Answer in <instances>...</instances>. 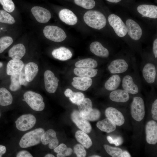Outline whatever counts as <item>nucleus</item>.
<instances>
[{
  "instance_id": "obj_12",
  "label": "nucleus",
  "mask_w": 157,
  "mask_h": 157,
  "mask_svg": "<svg viewBox=\"0 0 157 157\" xmlns=\"http://www.w3.org/2000/svg\"><path fill=\"white\" fill-rule=\"evenodd\" d=\"M31 11L36 20L40 23H46L51 18V14L49 11L41 7L34 6L31 8Z\"/></svg>"
},
{
  "instance_id": "obj_40",
  "label": "nucleus",
  "mask_w": 157,
  "mask_h": 157,
  "mask_svg": "<svg viewBox=\"0 0 157 157\" xmlns=\"http://www.w3.org/2000/svg\"><path fill=\"white\" fill-rule=\"evenodd\" d=\"M19 74L11 76V83L9 88L12 91H17L21 88L19 81Z\"/></svg>"
},
{
  "instance_id": "obj_10",
  "label": "nucleus",
  "mask_w": 157,
  "mask_h": 157,
  "mask_svg": "<svg viewBox=\"0 0 157 157\" xmlns=\"http://www.w3.org/2000/svg\"><path fill=\"white\" fill-rule=\"evenodd\" d=\"M146 140L149 144H155L157 142V123L154 120L148 121L145 126Z\"/></svg>"
},
{
  "instance_id": "obj_34",
  "label": "nucleus",
  "mask_w": 157,
  "mask_h": 157,
  "mask_svg": "<svg viewBox=\"0 0 157 157\" xmlns=\"http://www.w3.org/2000/svg\"><path fill=\"white\" fill-rule=\"evenodd\" d=\"M98 66V63L95 60L88 58L79 60L75 63L76 67L94 68Z\"/></svg>"
},
{
  "instance_id": "obj_36",
  "label": "nucleus",
  "mask_w": 157,
  "mask_h": 157,
  "mask_svg": "<svg viewBox=\"0 0 157 157\" xmlns=\"http://www.w3.org/2000/svg\"><path fill=\"white\" fill-rule=\"evenodd\" d=\"M13 17L6 11L0 10V22L13 24L15 22Z\"/></svg>"
},
{
  "instance_id": "obj_29",
  "label": "nucleus",
  "mask_w": 157,
  "mask_h": 157,
  "mask_svg": "<svg viewBox=\"0 0 157 157\" xmlns=\"http://www.w3.org/2000/svg\"><path fill=\"white\" fill-rule=\"evenodd\" d=\"M80 113L87 115L92 109V105L91 100L88 98H84L79 100L77 104Z\"/></svg>"
},
{
  "instance_id": "obj_23",
  "label": "nucleus",
  "mask_w": 157,
  "mask_h": 157,
  "mask_svg": "<svg viewBox=\"0 0 157 157\" xmlns=\"http://www.w3.org/2000/svg\"><path fill=\"white\" fill-rule=\"evenodd\" d=\"M90 51L95 55L102 58H107L109 52L107 49L98 41L92 42L90 46Z\"/></svg>"
},
{
  "instance_id": "obj_21",
  "label": "nucleus",
  "mask_w": 157,
  "mask_h": 157,
  "mask_svg": "<svg viewBox=\"0 0 157 157\" xmlns=\"http://www.w3.org/2000/svg\"><path fill=\"white\" fill-rule=\"evenodd\" d=\"M59 16L62 22L69 25H74L77 22L78 19L75 15L67 9L61 10L59 13Z\"/></svg>"
},
{
  "instance_id": "obj_8",
  "label": "nucleus",
  "mask_w": 157,
  "mask_h": 157,
  "mask_svg": "<svg viewBox=\"0 0 157 157\" xmlns=\"http://www.w3.org/2000/svg\"><path fill=\"white\" fill-rule=\"evenodd\" d=\"M71 117L73 122L82 131L86 133L91 132L92 127L90 123L88 120L80 116L79 111L74 110L71 114Z\"/></svg>"
},
{
  "instance_id": "obj_52",
  "label": "nucleus",
  "mask_w": 157,
  "mask_h": 157,
  "mask_svg": "<svg viewBox=\"0 0 157 157\" xmlns=\"http://www.w3.org/2000/svg\"><path fill=\"white\" fill-rule=\"evenodd\" d=\"M107 139L109 142L110 144H114L113 139L111 137L108 136L107 137Z\"/></svg>"
},
{
  "instance_id": "obj_19",
  "label": "nucleus",
  "mask_w": 157,
  "mask_h": 157,
  "mask_svg": "<svg viewBox=\"0 0 157 157\" xmlns=\"http://www.w3.org/2000/svg\"><path fill=\"white\" fill-rule=\"evenodd\" d=\"M122 86L123 90L129 93L135 94L138 92V85L134 82L133 78L130 75H126L123 77Z\"/></svg>"
},
{
  "instance_id": "obj_33",
  "label": "nucleus",
  "mask_w": 157,
  "mask_h": 157,
  "mask_svg": "<svg viewBox=\"0 0 157 157\" xmlns=\"http://www.w3.org/2000/svg\"><path fill=\"white\" fill-rule=\"evenodd\" d=\"M65 96L69 98L73 104H77L80 100L85 98L84 94L81 92H75L69 88L66 89L64 92Z\"/></svg>"
},
{
  "instance_id": "obj_32",
  "label": "nucleus",
  "mask_w": 157,
  "mask_h": 157,
  "mask_svg": "<svg viewBox=\"0 0 157 157\" xmlns=\"http://www.w3.org/2000/svg\"><path fill=\"white\" fill-rule=\"evenodd\" d=\"M12 94L4 88H0V105L6 106L11 104L13 102Z\"/></svg>"
},
{
  "instance_id": "obj_4",
  "label": "nucleus",
  "mask_w": 157,
  "mask_h": 157,
  "mask_svg": "<svg viewBox=\"0 0 157 157\" xmlns=\"http://www.w3.org/2000/svg\"><path fill=\"white\" fill-rule=\"evenodd\" d=\"M43 32L46 38L56 42H62L67 37L66 34L63 30L56 26H47L44 28Z\"/></svg>"
},
{
  "instance_id": "obj_45",
  "label": "nucleus",
  "mask_w": 157,
  "mask_h": 157,
  "mask_svg": "<svg viewBox=\"0 0 157 157\" xmlns=\"http://www.w3.org/2000/svg\"><path fill=\"white\" fill-rule=\"evenodd\" d=\"M72 149L69 147L67 148L62 152L57 153L56 155L57 157H64L70 155L72 153Z\"/></svg>"
},
{
  "instance_id": "obj_54",
  "label": "nucleus",
  "mask_w": 157,
  "mask_h": 157,
  "mask_svg": "<svg viewBox=\"0 0 157 157\" xmlns=\"http://www.w3.org/2000/svg\"><path fill=\"white\" fill-rule=\"evenodd\" d=\"M44 157H54L55 156L51 154H47Z\"/></svg>"
},
{
  "instance_id": "obj_27",
  "label": "nucleus",
  "mask_w": 157,
  "mask_h": 157,
  "mask_svg": "<svg viewBox=\"0 0 157 157\" xmlns=\"http://www.w3.org/2000/svg\"><path fill=\"white\" fill-rule=\"evenodd\" d=\"M97 126L101 131L110 133L114 131L116 129V124L110 119L107 118L98 122Z\"/></svg>"
},
{
  "instance_id": "obj_50",
  "label": "nucleus",
  "mask_w": 157,
  "mask_h": 157,
  "mask_svg": "<svg viewBox=\"0 0 157 157\" xmlns=\"http://www.w3.org/2000/svg\"><path fill=\"white\" fill-rule=\"evenodd\" d=\"M6 150L5 146L0 145V157H2V155L6 153Z\"/></svg>"
},
{
  "instance_id": "obj_15",
  "label": "nucleus",
  "mask_w": 157,
  "mask_h": 157,
  "mask_svg": "<svg viewBox=\"0 0 157 157\" xmlns=\"http://www.w3.org/2000/svg\"><path fill=\"white\" fill-rule=\"evenodd\" d=\"M105 115L107 118L111 120L116 125L121 126L124 122V116L120 111L115 108H108L105 110Z\"/></svg>"
},
{
  "instance_id": "obj_25",
  "label": "nucleus",
  "mask_w": 157,
  "mask_h": 157,
  "mask_svg": "<svg viewBox=\"0 0 157 157\" xmlns=\"http://www.w3.org/2000/svg\"><path fill=\"white\" fill-rule=\"evenodd\" d=\"M52 54L54 58L62 61L70 59L72 56L69 50L63 47L54 49L52 51Z\"/></svg>"
},
{
  "instance_id": "obj_16",
  "label": "nucleus",
  "mask_w": 157,
  "mask_h": 157,
  "mask_svg": "<svg viewBox=\"0 0 157 157\" xmlns=\"http://www.w3.org/2000/svg\"><path fill=\"white\" fill-rule=\"evenodd\" d=\"M156 68L154 65L149 62L144 66L142 70L143 76L146 81L149 84L154 83L156 77Z\"/></svg>"
},
{
  "instance_id": "obj_48",
  "label": "nucleus",
  "mask_w": 157,
  "mask_h": 157,
  "mask_svg": "<svg viewBox=\"0 0 157 157\" xmlns=\"http://www.w3.org/2000/svg\"><path fill=\"white\" fill-rule=\"evenodd\" d=\"M153 51L155 58H157V39H156L154 42Z\"/></svg>"
},
{
  "instance_id": "obj_51",
  "label": "nucleus",
  "mask_w": 157,
  "mask_h": 157,
  "mask_svg": "<svg viewBox=\"0 0 157 157\" xmlns=\"http://www.w3.org/2000/svg\"><path fill=\"white\" fill-rule=\"evenodd\" d=\"M131 156L129 153L126 151H123L121 157H130Z\"/></svg>"
},
{
  "instance_id": "obj_43",
  "label": "nucleus",
  "mask_w": 157,
  "mask_h": 157,
  "mask_svg": "<svg viewBox=\"0 0 157 157\" xmlns=\"http://www.w3.org/2000/svg\"><path fill=\"white\" fill-rule=\"evenodd\" d=\"M19 81L21 85L26 86L28 84V82L26 80L24 67L19 74Z\"/></svg>"
},
{
  "instance_id": "obj_20",
  "label": "nucleus",
  "mask_w": 157,
  "mask_h": 157,
  "mask_svg": "<svg viewBox=\"0 0 157 157\" xmlns=\"http://www.w3.org/2000/svg\"><path fill=\"white\" fill-rule=\"evenodd\" d=\"M24 67L23 62L20 60H10L6 67L7 74L10 76L19 74Z\"/></svg>"
},
{
  "instance_id": "obj_39",
  "label": "nucleus",
  "mask_w": 157,
  "mask_h": 157,
  "mask_svg": "<svg viewBox=\"0 0 157 157\" xmlns=\"http://www.w3.org/2000/svg\"><path fill=\"white\" fill-rule=\"evenodd\" d=\"M12 38L9 36H6L0 38V53H2L6 49L13 43Z\"/></svg>"
},
{
  "instance_id": "obj_49",
  "label": "nucleus",
  "mask_w": 157,
  "mask_h": 157,
  "mask_svg": "<svg viewBox=\"0 0 157 157\" xmlns=\"http://www.w3.org/2000/svg\"><path fill=\"white\" fill-rule=\"evenodd\" d=\"M114 144L116 146H118L121 144L123 142V140L120 137H118L113 139Z\"/></svg>"
},
{
  "instance_id": "obj_47",
  "label": "nucleus",
  "mask_w": 157,
  "mask_h": 157,
  "mask_svg": "<svg viewBox=\"0 0 157 157\" xmlns=\"http://www.w3.org/2000/svg\"><path fill=\"white\" fill-rule=\"evenodd\" d=\"M17 157H32V155L28 151L22 150L18 152L17 154Z\"/></svg>"
},
{
  "instance_id": "obj_5",
  "label": "nucleus",
  "mask_w": 157,
  "mask_h": 157,
  "mask_svg": "<svg viewBox=\"0 0 157 157\" xmlns=\"http://www.w3.org/2000/svg\"><path fill=\"white\" fill-rule=\"evenodd\" d=\"M131 113L132 117L138 122L141 121L145 115L144 102L140 97H134L131 105Z\"/></svg>"
},
{
  "instance_id": "obj_7",
  "label": "nucleus",
  "mask_w": 157,
  "mask_h": 157,
  "mask_svg": "<svg viewBox=\"0 0 157 157\" xmlns=\"http://www.w3.org/2000/svg\"><path fill=\"white\" fill-rule=\"evenodd\" d=\"M36 122V118L33 115L28 114L21 115L15 122L17 128L20 131H24L33 128Z\"/></svg>"
},
{
  "instance_id": "obj_24",
  "label": "nucleus",
  "mask_w": 157,
  "mask_h": 157,
  "mask_svg": "<svg viewBox=\"0 0 157 157\" xmlns=\"http://www.w3.org/2000/svg\"><path fill=\"white\" fill-rule=\"evenodd\" d=\"M25 53V47L21 43L14 45L8 51L9 56L14 60H20Z\"/></svg>"
},
{
  "instance_id": "obj_9",
  "label": "nucleus",
  "mask_w": 157,
  "mask_h": 157,
  "mask_svg": "<svg viewBox=\"0 0 157 157\" xmlns=\"http://www.w3.org/2000/svg\"><path fill=\"white\" fill-rule=\"evenodd\" d=\"M45 88L49 93H54L58 87V80L51 71L46 70L44 74Z\"/></svg>"
},
{
  "instance_id": "obj_28",
  "label": "nucleus",
  "mask_w": 157,
  "mask_h": 157,
  "mask_svg": "<svg viewBox=\"0 0 157 157\" xmlns=\"http://www.w3.org/2000/svg\"><path fill=\"white\" fill-rule=\"evenodd\" d=\"M74 72L78 77L91 78L96 75L97 71L94 68L76 67L74 69Z\"/></svg>"
},
{
  "instance_id": "obj_1",
  "label": "nucleus",
  "mask_w": 157,
  "mask_h": 157,
  "mask_svg": "<svg viewBox=\"0 0 157 157\" xmlns=\"http://www.w3.org/2000/svg\"><path fill=\"white\" fill-rule=\"evenodd\" d=\"M83 20L89 26L100 30L104 27L106 23V19L101 12L90 10L87 11L84 14Z\"/></svg>"
},
{
  "instance_id": "obj_3",
  "label": "nucleus",
  "mask_w": 157,
  "mask_h": 157,
  "mask_svg": "<svg viewBox=\"0 0 157 157\" xmlns=\"http://www.w3.org/2000/svg\"><path fill=\"white\" fill-rule=\"evenodd\" d=\"M24 101L33 110L37 111H42L45 107L42 96L35 92L28 91L23 95Z\"/></svg>"
},
{
  "instance_id": "obj_2",
  "label": "nucleus",
  "mask_w": 157,
  "mask_h": 157,
  "mask_svg": "<svg viewBox=\"0 0 157 157\" xmlns=\"http://www.w3.org/2000/svg\"><path fill=\"white\" fill-rule=\"evenodd\" d=\"M44 132L43 129L38 128L25 133L21 139L19 145L21 148H25L39 144Z\"/></svg>"
},
{
  "instance_id": "obj_6",
  "label": "nucleus",
  "mask_w": 157,
  "mask_h": 157,
  "mask_svg": "<svg viewBox=\"0 0 157 157\" xmlns=\"http://www.w3.org/2000/svg\"><path fill=\"white\" fill-rule=\"evenodd\" d=\"M108 20L110 25L118 36L122 37L126 35L127 33V28L120 17L115 14H111L109 16Z\"/></svg>"
},
{
  "instance_id": "obj_41",
  "label": "nucleus",
  "mask_w": 157,
  "mask_h": 157,
  "mask_svg": "<svg viewBox=\"0 0 157 157\" xmlns=\"http://www.w3.org/2000/svg\"><path fill=\"white\" fill-rule=\"evenodd\" d=\"M0 3L4 9L9 13H11L14 10L15 5L12 0H0Z\"/></svg>"
},
{
  "instance_id": "obj_56",
  "label": "nucleus",
  "mask_w": 157,
  "mask_h": 157,
  "mask_svg": "<svg viewBox=\"0 0 157 157\" xmlns=\"http://www.w3.org/2000/svg\"><path fill=\"white\" fill-rule=\"evenodd\" d=\"M3 63L2 62H0V68L1 67L3 66Z\"/></svg>"
},
{
  "instance_id": "obj_44",
  "label": "nucleus",
  "mask_w": 157,
  "mask_h": 157,
  "mask_svg": "<svg viewBox=\"0 0 157 157\" xmlns=\"http://www.w3.org/2000/svg\"><path fill=\"white\" fill-rule=\"evenodd\" d=\"M151 113L153 118L157 120V99H155L153 102L151 107Z\"/></svg>"
},
{
  "instance_id": "obj_53",
  "label": "nucleus",
  "mask_w": 157,
  "mask_h": 157,
  "mask_svg": "<svg viewBox=\"0 0 157 157\" xmlns=\"http://www.w3.org/2000/svg\"><path fill=\"white\" fill-rule=\"evenodd\" d=\"M106 0L109 2L116 3H118L120 2L122 0Z\"/></svg>"
},
{
  "instance_id": "obj_46",
  "label": "nucleus",
  "mask_w": 157,
  "mask_h": 157,
  "mask_svg": "<svg viewBox=\"0 0 157 157\" xmlns=\"http://www.w3.org/2000/svg\"><path fill=\"white\" fill-rule=\"evenodd\" d=\"M67 146L63 143L60 144L54 149V152L56 153L62 152L65 151L67 148Z\"/></svg>"
},
{
  "instance_id": "obj_35",
  "label": "nucleus",
  "mask_w": 157,
  "mask_h": 157,
  "mask_svg": "<svg viewBox=\"0 0 157 157\" xmlns=\"http://www.w3.org/2000/svg\"><path fill=\"white\" fill-rule=\"evenodd\" d=\"M106 152L113 157H121L123 151L119 148L113 147L107 144L104 145Z\"/></svg>"
},
{
  "instance_id": "obj_26",
  "label": "nucleus",
  "mask_w": 157,
  "mask_h": 157,
  "mask_svg": "<svg viewBox=\"0 0 157 157\" xmlns=\"http://www.w3.org/2000/svg\"><path fill=\"white\" fill-rule=\"evenodd\" d=\"M38 65L33 62L28 63L24 67L26 80L28 82L32 81L37 75L38 71Z\"/></svg>"
},
{
  "instance_id": "obj_13",
  "label": "nucleus",
  "mask_w": 157,
  "mask_h": 157,
  "mask_svg": "<svg viewBox=\"0 0 157 157\" xmlns=\"http://www.w3.org/2000/svg\"><path fill=\"white\" fill-rule=\"evenodd\" d=\"M128 68V64L125 60L118 59L112 61L108 67V69L111 74H117L126 72Z\"/></svg>"
},
{
  "instance_id": "obj_30",
  "label": "nucleus",
  "mask_w": 157,
  "mask_h": 157,
  "mask_svg": "<svg viewBox=\"0 0 157 157\" xmlns=\"http://www.w3.org/2000/svg\"><path fill=\"white\" fill-rule=\"evenodd\" d=\"M121 82L119 76L115 74L111 76L106 82L104 84L105 88L109 91H113L117 89Z\"/></svg>"
},
{
  "instance_id": "obj_18",
  "label": "nucleus",
  "mask_w": 157,
  "mask_h": 157,
  "mask_svg": "<svg viewBox=\"0 0 157 157\" xmlns=\"http://www.w3.org/2000/svg\"><path fill=\"white\" fill-rule=\"evenodd\" d=\"M138 11L143 16L150 18H157V6L152 5L142 4L137 8Z\"/></svg>"
},
{
  "instance_id": "obj_22",
  "label": "nucleus",
  "mask_w": 157,
  "mask_h": 157,
  "mask_svg": "<svg viewBox=\"0 0 157 157\" xmlns=\"http://www.w3.org/2000/svg\"><path fill=\"white\" fill-rule=\"evenodd\" d=\"M109 98L113 101L123 103L127 101L130 96L129 93L123 89H116L110 92Z\"/></svg>"
},
{
  "instance_id": "obj_37",
  "label": "nucleus",
  "mask_w": 157,
  "mask_h": 157,
  "mask_svg": "<svg viewBox=\"0 0 157 157\" xmlns=\"http://www.w3.org/2000/svg\"><path fill=\"white\" fill-rule=\"evenodd\" d=\"M80 116L88 121H94L98 120L100 117L101 113L98 109L92 108L90 112L87 115H83L80 113Z\"/></svg>"
},
{
  "instance_id": "obj_42",
  "label": "nucleus",
  "mask_w": 157,
  "mask_h": 157,
  "mask_svg": "<svg viewBox=\"0 0 157 157\" xmlns=\"http://www.w3.org/2000/svg\"><path fill=\"white\" fill-rule=\"evenodd\" d=\"M74 152L78 157H84L86 155V151L81 144L75 145L74 147Z\"/></svg>"
},
{
  "instance_id": "obj_38",
  "label": "nucleus",
  "mask_w": 157,
  "mask_h": 157,
  "mask_svg": "<svg viewBox=\"0 0 157 157\" xmlns=\"http://www.w3.org/2000/svg\"><path fill=\"white\" fill-rule=\"evenodd\" d=\"M74 1L77 5L88 9L92 8L95 5L94 0H74Z\"/></svg>"
},
{
  "instance_id": "obj_11",
  "label": "nucleus",
  "mask_w": 157,
  "mask_h": 157,
  "mask_svg": "<svg viewBox=\"0 0 157 157\" xmlns=\"http://www.w3.org/2000/svg\"><path fill=\"white\" fill-rule=\"evenodd\" d=\"M126 24L127 32L129 36L133 40H139L142 34V30L139 25L136 22L131 19L127 20Z\"/></svg>"
},
{
  "instance_id": "obj_14",
  "label": "nucleus",
  "mask_w": 157,
  "mask_h": 157,
  "mask_svg": "<svg viewBox=\"0 0 157 157\" xmlns=\"http://www.w3.org/2000/svg\"><path fill=\"white\" fill-rule=\"evenodd\" d=\"M41 142L44 145L49 144V148L51 149L55 148L59 144L56 133L52 129H49L44 132L42 136Z\"/></svg>"
},
{
  "instance_id": "obj_31",
  "label": "nucleus",
  "mask_w": 157,
  "mask_h": 157,
  "mask_svg": "<svg viewBox=\"0 0 157 157\" xmlns=\"http://www.w3.org/2000/svg\"><path fill=\"white\" fill-rule=\"evenodd\" d=\"M75 137L77 140L86 148L88 149L92 145L91 139L86 133L83 131H77L75 133Z\"/></svg>"
},
{
  "instance_id": "obj_17",
  "label": "nucleus",
  "mask_w": 157,
  "mask_h": 157,
  "mask_svg": "<svg viewBox=\"0 0 157 157\" xmlns=\"http://www.w3.org/2000/svg\"><path fill=\"white\" fill-rule=\"evenodd\" d=\"M72 83V86L78 90L85 91L92 85V80L90 78L76 77L73 78Z\"/></svg>"
},
{
  "instance_id": "obj_55",
  "label": "nucleus",
  "mask_w": 157,
  "mask_h": 157,
  "mask_svg": "<svg viewBox=\"0 0 157 157\" xmlns=\"http://www.w3.org/2000/svg\"><path fill=\"white\" fill-rule=\"evenodd\" d=\"M90 157H100L101 156H98V155H93Z\"/></svg>"
}]
</instances>
